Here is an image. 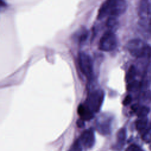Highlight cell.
I'll use <instances>...</instances> for the list:
<instances>
[{
	"label": "cell",
	"instance_id": "obj_14",
	"mask_svg": "<svg viewBox=\"0 0 151 151\" xmlns=\"http://www.w3.org/2000/svg\"><path fill=\"white\" fill-rule=\"evenodd\" d=\"M139 14L142 18H145V17H146L147 15L148 14V8L146 0H143V1L141 2L140 6Z\"/></svg>",
	"mask_w": 151,
	"mask_h": 151
},
{
	"label": "cell",
	"instance_id": "obj_11",
	"mask_svg": "<svg viewBox=\"0 0 151 151\" xmlns=\"http://www.w3.org/2000/svg\"><path fill=\"white\" fill-rule=\"evenodd\" d=\"M106 27L109 28V30L110 31H114L118 27V21L116 17H108L106 23Z\"/></svg>",
	"mask_w": 151,
	"mask_h": 151
},
{
	"label": "cell",
	"instance_id": "obj_2",
	"mask_svg": "<svg viewBox=\"0 0 151 151\" xmlns=\"http://www.w3.org/2000/svg\"><path fill=\"white\" fill-rule=\"evenodd\" d=\"M129 53L133 57L141 58L145 57H151V47L139 38L130 40L127 44Z\"/></svg>",
	"mask_w": 151,
	"mask_h": 151
},
{
	"label": "cell",
	"instance_id": "obj_19",
	"mask_svg": "<svg viewBox=\"0 0 151 151\" xmlns=\"http://www.w3.org/2000/svg\"><path fill=\"white\" fill-rule=\"evenodd\" d=\"M126 151H143V150L138 145L132 144L126 148Z\"/></svg>",
	"mask_w": 151,
	"mask_h": 151
},
{
	"label": "cell",
	"instance_id": "obj_3",
	"mask_svg": "<svg viewBox=\"0 0 151 151\" xmlns=\"http://www.w3.org/2000/svg\"><path fill=\"white\" fill-rule=\"evenodd\" d=\"M78 63L82 74L91 82L94 79L93 63L91 57L86 52L80 51L78 54Z\"/></svg>",
	"mask_w": 151,
	"mask_h": 151
},
{
	"label": "cell",
	"instance_id": "obj_23",
	"mask_svg": "<svg viewBox=\"0 0 151 151\" xmlns=\"http://www.w3.org/2000/svg\"><path fill=\"white\" fill-rule=\"evenodd\" d=\"M150 150H151V145H150Z\"/></svg>",
	"mask_w": 151,
	"mask_h": 151
},
{
	"label": "cell",
	"instance_id": "obj_9",
	"mask_svg": "<svg viewBox=\"0 0 151 151\" xmlns=\"http://www.w3.org/2000/svg\"><path fill=\"white\" fill-rule=\"evenodd\" d=\"M132 109L136 113L139 118L147 117V114L150 111V109L146 106H137L134 105L132 107Z\"/></svg>",
	"mask_w": 151,
	"mask_h": 151
},
{
	"label": "cell",
	"instance_id": "obj_7",
	"mask_svg": "<svg viewBox=\"0 0 151 151\" xmlns=\"http://www.w3.org/2000/svg\"><path fill=\"white\" fill-rule=\"evenodd\" d=\"M97 130L102 134H108L111 132V119L109 117H100L96 123Z\"/></svg>",
	"mask_w": 151,
	"mask_h": 151
},
{
	"label": "cell",
	"instance_id": "obj_6",
	"mask_svg": "<svg viewBox=\"0 0 151 151\" xmlns=\"http://www.w3.org/2000/svg\"><path fill=\"white\" fill-rule=\"evenodd\" d=\"M80 141L85 147L91 148L95 143V134L93 129H88L83 131L81 133Z\"/></svg>",
	"mask_w": 151,
	"mask_h": 151
},
{
	"label": "cell",
	"instance_id": "obj_12",
	"mask_svg": "<svg viewBox=\"0 0 151 151\" xmlns=\"http://www.w3.org/2000/svg\"><path fill=\"white\" fill-rule=\"evenodd\" d=\"M147 122H148V120L147 117L139 118V119H137L135 123L136 129L139 132H142L145 130L147 124Z\"/></svg>",
	"mask_w": 151,
	"mask_h": 151
},
{
	"label": "cell",
	"instance_id": "obj_5",
	"mask_svg": "<svg viewBox=\"0 0 151 151\" xmlns=\"http://www.w3.org/2000/svg\"><path fill=\"white\" fill-rule=\"evenodd\" d=\"M117 44V38L114 32L108 30L101 37L99 41V48L101 51L109 52L114 50L116 48Z\"/></svg>",
	"mask_w": 151,
	"mask_h": 151
},
{
	"label": "cell",
	"instance_id": "obj_13",
	"mask_svg": "<svg viewBox=\"0 0 151 151\" xmlns=\"http://www.w3.org/2000/svg\"><path fill=\"white\" fill-rule=\"evenodd\" d=\"M136 73H137V70L136 67H134V65H130V67H129L126 76V81L127 83L134 80V78L136 76Z\"/></svg>",
	"mask_w": 151,
	"mask_h": 151
},
{
	"label": "cell",
	"instance_id": "obj_18",
	"mask_svg": "<svg viewBox=\"0 0 151 151\" xmlns=\"http://www.w3.org/2000/svg\"><path fill=\"white\" fill-rule=\"evenodd\" d=\"M68 151H82L81 143L79 139L74 142Z\"/></svg>",
	"mask_w": 151,
	"mask_h": 151
},
{
	"label": "cell",
	"instance_id": "obj_4",
	"mask_svg": "<svg viewBox=\"0 0 151 151\" xmlns=\"http://www.w3.org/2000/svg\"><path fill=\"white\" fill-rule=\"evenodd\" d=\"M104 93L101 89L91 90L85 101L87 106L94 113L100 111L104 101Z\"/></svg>",
	"mask_w": 151,
	"mask_h": 151
},
{
	"label": "cell",
	"instance_id": "obj_20",
	"mask_svg": "<svg viewBox=\"0 0 151 151\" xmlns=\"http://www.w3.org/2000/svg\"><path fill=\"white\" fill-rule=\"evenodd\" d=\"M132 100V98L131 97L130 95H127L126 96V97L124 98V99L123 101V104L124 106H127L129 105Z\"/></svg>",
	"mask_w": 151,
	"mask_h": 151
},
{
	"label": "cell",
	"instance_id": "obj_22",
	"mask_svg": "<svg viewBox=\"0 0 151 151\" xmlns=\"http://www.w3.org/2000/svg\"><path fill=\"white\" fill-rule=\"evenodd\" d=\"M150 26H151V20H150Z\"/></svg>",
	"mask_w": 151,
	"mask_h": 151
},
{
	"label": "cell",
	"instance_id": "obj_21",
	"mask_svg": "<svg viewBox=\"0 0 151 151\" xmlns=\"http://www.w3.org/2000/svg\"><path fill=\"white\" fill-rule=\"evenodd\" d=\"M76 124H77V126L80 128H82L85 126L84 120H83L81 119H79L78 120H77Z\"/></svg>",
	"mask_w": 151,
	"mask_h": 151
},
{
	"label": "cell",
	"instance_id": "obj_1",
	"mask_svg": "<svg viewBox=\"0 0 151 151\" xmlns=\"http://www.w3.org/2000/svg\"><path fill=\"white\" fill-rule=\"evenodd\" d=\"M127 8L125 0H105L99 9L97 18L102 19L106 17H116L123 14Z\"/></svg>",
	"mask_w": 151,
	"mask_h": 151
},
{
	"label": "cell",
	"instance_id": "obj_17",
	"mask_svg": "<svg viewBox=\"0 0 151 151\" xmlns=\"http://www.w3.org/2000/svg\"><path fill=\"white\" fill-rule=\"evenodd\" d=\"M140 99L143 103H149L151 102V91L146 90L143 91L141 94Z\"/></svg>",
	"mask_w": 151,
	"mask_h": 151
},
{
	"label": "cell",
	"instance_id": "obj_15",
	"mask_svg": "<svg viewBox=\"0 0 151 151\" xmlns=\"http://www.w3.org/2000/svg\"><path fill=\"white\" fill-rule=\"evenodd\" d=\"M142 87V83L139 81L134 80L128 83L127 90L130 91H136L138 89H139L140 87Z\"/></svg>",
	"mask_w": 151,
	"mask_h": 151
},
{
	"label": "cell",
	"instance_id": "obj_16",
	"mask_svg": "<svg viewBox=\"0 0 151 151\" xmlns=\"http://www.w3.org/2000/svg\"><path fill=\"white\" fill-rule=\"evenodd\" d=\"M88 37V32L86 29H81L78 31V32L77 34V41L80 43L84 42L86 41Z\"/></svg>",
	"mask_w": 151,
	"mask_h": 151
},
{
	"label": "cell",
	"instance_id": "obj_8",
	"mask_svg": "<svg viewBox=\"0 0 151 151\" xmlns=\"http://www.w3.org/2000/svg\"><path fill=\"white\" fill-rule=\"evenodd\" d=\"M77 113L80 119L84 121H88L92 119L94 113L85 104H80L77 109Z\"/></svg>",
	"mask_w": 151,
	"mask_h": 151
},
{
	"label": "cell",
	"instance_id": "obj_10",
	"mask_svg": "<svg viewBox=\"0 0 151 151\" xmlns=\"http://www.w3.org/2000/svg\"><path fill=\"white\" fill-rule=\"evenodd\" d=\"M126 137V132L124 128L120 129L117 133V145L116 146L119 149H121L123 147Z\"/></svg>",
	"mask_w": 151,
	"mask_h": 151
}]
</instances>
